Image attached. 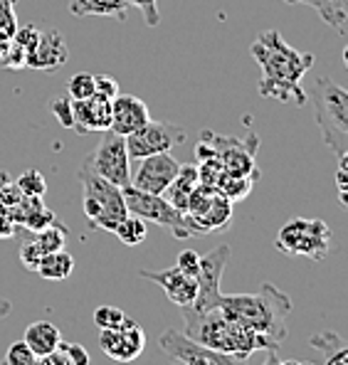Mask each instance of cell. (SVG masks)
Here are the masks:
<instances>
[{
  "label": "cell",
  "mask_w": 348,
  "mask_h": 365,
  "mask_svg": "<svg viewBox=\"0 0 348 365\" xmlns=\"http://www.w3.org/2000/svg\"><path fill=\"white\" fill-rule=\"evenodd\" d=\"M37 365H72V363H69V358L57 348L55 353H47V356L37 358Z\"/></svg>",
  "instance_id": "cell-42"
},
{
  "label": "cell",
  "mask_w": 348,
  "mask_h": 365,
  "mask_svg": "<svg viewBox=\"0 0 348 365\" xmlns=\"http://www.w3.org/2000/svg\"><path fill=\"white\" fill-rule=\"evenodd\" d=\"M23 341L28 343V348L35 353L37 358L47 356V353H55L62 343V334L52 321H35L25 329Z\"/></svg>",
  "instance_id": "cell-19"
},
{
  "label": "cell",
  "mask_w": 348,
  "mask_h": 365,
  "mask_svg": "<svg viewBox=\"0 0 348 365\" xmlns=\"http://www.w3.org/2000/svg\"><path fill=\"white\" fill-rule=\"evenodd\" d=\"M18 232V225L10 220L8 210H0V240H10Z\"/></svg>",
  "instance_id": "cell-41"
},
{
  "label": "cell",
  "mask_w": 348,
  "mask_h": 365,
  "mask_svg": "<svg viewBox=\"0 0 348 365\" xmlns=\"http://www.w3.org/2000/svg\"><path fill=\"white\" fill-rule=\"evenodd\" d=\"M35 365H37V363H35Z\"/></svg>",
  "instance_id": "cell-53"
},
{
  "label": "cell",
  "mask_w": 348,
  "mask_h": 365,
  "mask_svg": "<svg viewBox=\"0 0 348 365\" xmlns=\"http://www.w3.org/2000/svg\"><path fill=\"white\" fill-rule=\"evenodd\" d=\"M151 121V111H148L146 101L131 94H119L111 99V128L109 131L119 133V136H128V133L138 131L141 126Z\"/></svg>",
  "instance_id": "cell-16"
},
{
  "label": "cell",
  "mask_w": 348,
  "mask_h": 365,
  "mask_svg": "<svg viewBox=\"0 0 348 365\" xmlns=\"http://www.w3.org/2000/svg\"><path fill=\"white\" fill-rule=\"evenodd\" d=\"M277 250L321 262L331 250V227L319 217H294L277 235Z\"/></svg>",
  "instance_id": "cell-6"
},
{
  "label": "cell",
  "mask_w": 348,
  "mask_h": 365,
  "mask_svg": "<svg viewBox=\"0 0 348 365\" xmlns=\"http://www.w3.org/2000/svg\"><path fill=\"white\" fill-rule=\"evenodd\" d=\"M25 62H28V52H25L20 45H15V42H10V50H8V55L3 57L0 67H5V69H23Z\"/></svg>",
  "instance_id": "cell-39"
},
{
  "label": "cell",
  "mask_w": 348,
  "mask_h": 365,
  "mask_svg": "<svg viewBox=\"0 0 348 365\" xmlns=\"http://www.w3.org/2000/svg\"><path fill=\"white\" fill-rule=\"evenodd\" d=\"M180 170V160H175L170 151L153 153L141 158L136 175H131V185L143 192H153V195H163L168 185L175 180Z\"/></svg>",
  "instance_id": "cell-14"
},
{
  "label": "cell",
  "mask_w": 348,
  "mask_h": 365,
  "mask_svg": "<svg viewBox=\"0 0 348 365\" xmlns=\"http://www.w3.org/2000/svg\"><path fill=\"white\" fill-rule=\"evenodd\" d=\"M257 67L262 69V79L257 84L260 96L277 99L282 104L304 106L309 94L304 89V77L314 67L312 52H299L280 35V30H265L250 47Z\"/></svg>",
  "instance_id": "cell-1"
},
{
  "label": "cell",
  "mask_w": 348,
  "mask_h": 365,
  "mask_svg": "<svg viewBox=\"0 0 348 365\" xmlns=\"http://www.w3.org/2000/svg\"><path fill=\"white\" fill-rule=\"evenodd\" d=\"M67 94L72 101H82V99L94 96V74H89V72L74 74L67 82Z\"/></svg>",
  "instance_id": "cell-27"
},
{
  "label": "cell",
  "mask_w": 348,
  "mask_h": 365,
  "mask_svg": "<svg viewBox=\"0 0 348 365\" xmlns=\"http://www.w3.org/2000/svg\"><path fill=\"white\" fill-rule=\"evenodd\" d=\"M50 111L64 128H74V101L69 99V94H60L50 99Z\"/></svg>",
  "instance_id": "cell-28"
},
{
  "label": "cell",
  "mask_w": 348,
  "mask_h": 365,
  "mask_svg": "<svg viewBox=\"0 0 348 365\" xmlns=\"http://www.w3.org/2000/svg\"><path fill=\"white\" fill-rule=\"evenodd\" d=\"M324 143L336 155L348 148V89L339 87L331 77H319L309 91Z\"/></svg>",
  "instance_id": "cell-4"
},
{
  "label": "cell",
  "mask_w": 348,
  "mask_h": 365,
  "mask_svg": "<svg viewBox=\"0 0 348 365\" xmlns=\"http://www.w3.org/2000/svg\"><path fill=\"white\" fill-rule=\"evenodd\" d=\"M262 365H285V361H282L280 356H277V351H267V358Z\"/></svg>",
  "instance_id": "cell-45"
},
{
  "label": "cell",
  "mask_w": 348,
  "mask_h": 365,
  "mask_svg": "<svg viewBox=\"0 0 348 365\" xmlns=\"http://www.w3.org/2000/svg\"><path fill=\"white\" fill-rule=\"evenodd\" d=\"M230 259V247L218 245L215 250H210L205 257H200V267H198L195 282H198V297L190 306H185V314H205V311L218 309L220 304V282L225 264Z\"/></svg>",
  "instance_id": "cell-9"
},
{
  "label": "cell",
  "mask_w": 348,
  "mask_h": 365,
  "mask_svg": "<svg viewBox=\"0 0 348 365\" xmlns=\"http://www.w3.org/2000/svg\"><path fill=\"white\" fill-rule=\"evenodd\" d=\"M158 346L160 351L168 353L170 358H175V363L180 365H247V358L205 348L200 343L190 341L183 331L175 329L163 331L158 338Z\"/></svg>",
  "instance_id": "cell-10"
},
{
  "label": "cell",
  "mask_w": 348,
  "mask_h": 365,
  "mask_svg": "<svg viewBox=\"0 0 348 365\" xmlns=\"http://www.w3.org/2000/svg\"><path fill=\"white\" fill-rule=\"evenodd\" d=\"M198 185H200V180H198V165L185 163V165H180L178 175H175V180L168 185V190L163 192V197L175 207V210L185 212L193 190H195Z\"/></svg>",
  "instance_id": "cell-20"
},
{
  "label": "cell",
  "mask_w": 348,
  "mask_h": 365,
  "mask_svg": "<svg viewBox=\"0 0 348 365\" xmlns=\"http://www.w3.org/2000/svg\"><path fill=\"white\" fill-rule=\"evenodd\" d=\"M185 143V131L175 123L168 121H148L146 126H141L138 131L126 136V151L128 158H146L153 153H165L170 148Z\"/></svg>",
  "instance_id": "cell-11"
},
{
  "label": "cell",
  "mask_w": 348,
  "mask_h": 365,
  "mask_svg": "<svg viewBox=\"0 0 348 365\" xmlns=\"http://www.w3.org/2000/svg\"><path fill=\"white\" fill-rule=\"evenodd\" d=\"M74 272V257L69 252H52V255H42L37 272L42 279H50V282H64L69 274Z\"/></svg>",
  "instance_id": "cell-22"
},
{
  "label": "cell",
  "mask_w": 348,
  "mask_h": 365,
  "mask_svg": "<svg viewBox=\"0 0 348 365\" xmlns=\"http://www.w3.org/2000/svg\"><path fill=\"white\" fill-rule=\"evenodd\" d=\"M32 242H35V247L40 250V255H52V252H60V250H64V245H67V227L60 225V222H55V225H50V227L35 232Z\"/></svg>",
  "instance_id": "cell-23"
},
{
  "label": "cell",
  "mask_w": 348,
  "mask_h": 365,
  "mask_svg": "<svg viewBox=\"0 0 348 365\" xmlns=\"http://www.w3.org/2000/svg\"><path fill=\"white\" fill-rule=\"evenodd\" d=\"M126 10L128 0H69V13L77 18L99 15V18H116L124 23Z\"/></svg>",
  "instance_id": "cell-21"
},
{
  "label": "cell",
  "mask_w": 348,
  "mask_h": 365,
  "mask_svg": "<svg viewBox=\"0 0 348 365\" xmlns=\"http://www.w3.org/2000/svg\"><path fill=\"white\" fill-rule=\"evenodd\" d=\"M285 365H307V363H302V361H294V358H289V361H285Z\"/></svg>",
  "instance_id": "cell-51"
},
{
  "label": "cell",
  "mask_w": 348,
  "mask_h": 365,
  "mask_svg": "<svg viewBox=\"0 0 348 365\" xmlns=\"http://www.w3.org/2000/svg\"><path fill=\"white\" fill-rule=\"evenodd\" d=\"M341 60H344V67L348 69V45L344 47V55H341Z\"/></svg>",
  "instance_id": "cell-50"
},
{
  "label": "cell",
  "mask_w": 348,
  "mask_h": 365,
  "mask_svg": "<svg viewBox=\"0 0 348 365\" xmlns=\"http://www.w3.org/2000/svg\"><path fill=\"white\" fill-rule=\"evenodd\" d=\"M336 187H339V192H348V170L346 168L336 170Z\"/></svg>",
  "instance_id": "cell-43"
},
{
  "label": "cell",
  "mask_w": 348,
  "mask_h": 365,
  "mask_svg": "<svg viewBox=\"0 0 348 365\" xmlns=\"http://www.w3.org/2000/svg\"><path fill=\"white\" fill-rule=\"evenodd\" d=\"M116 240H121L128 247H136L146 240V220L136 217V215H126L114 230Z\"/></svg>",
  "instance_id": "cell-25"
},
{
  "label": "cell",
  "mask_w": 348,
  "mask_h": 365,
  "mask_svg": "<svg viewBox=\"0 0 348 365\" xmlns=\"http://www.w3.org/2000/svg\"><path fill=\"white\" fill-rule=\"evenodd\" d=\"M94 94L104 96V99H116L119 96V82L109 74H96L94 77Z\"/></svg>",
  "instance_id": "cell-35"
},
{
  "label": "cell",
  "mask_w": 348,
  "mask_h": 365,
  "mask_svg": "<svg viewBox=\"0 0 348 365\" xmlns=\"http://www.w3.org/2000/svg\"><path fill=\"white\" fill-rule=\"evenodd\" d=\"M124 192V202L128 215H136L141 220H151V222L160 225V227L170 230L175 240H188L193 237L188 222H185V215L180 210H175L163 195H153V192H143L133 185L121 187Z\"/></svg>",
  "instance_id": "cell-7"
},
{
  "label": "cell",
  "mask_w": 348,
  "mask_h": 365,
  "mask_svg": "<svg viewBox=\"0 0 348 365\" xmlns=\"http://www.w3.org/2000/svg\"><path fill=\"white\" fill-rule=\"evenodd\" d=\"M15 182H18V190L23 192L25 197H42L47 192L45 175L35 168H28L25 173H20L18 178H15Z\"/></svg>",
  "instance_id": "cell-26"
},
{
  "label": "cell",
  "mask_w": 348,
  "mask_h": 365,
  "mask_svg": "<svg viewBox=\"0 0 348 365\" xmlns=\"http://www.w3.org/2000/svg\"><path fill=\"white\" fill-rule=\"evenodd\" d=\"M40 35H42V30H37V25H23V28L15 30L13 42L23 47L25 52H32L37 47V42H40Z\"/></svg>",
  "instance_id": "cell-34"
},
{
  "label": "cell",
  "mask_w": 348,
  "mask_h": 365,
  "mask_svg": "<svg viewBox=\"0 0 348 365\" xmlns=\"http://www.w3.org/2000/svg\"><path fill=\"white\" fill-rule=\"evenodd\" d=\"M138 274H141L143 279H148V282L158 284V287L165 292V297H168V302L180 306V309H185V306H190L193 302H195V297H198L195 277L183 274L178 267H170V269H163V272L141 269Z\"/></svg>",
  "instance_id": "cell-15"
},
{
  "label": "cell",
  "mask_w": 348,
  "mask_h": 365,
  "mask_svg": "<svg viewBox=\"0 0 348 365\" xmlns=\"http://www.w3.org/2000/svg\"><path fill=\"white\" fill-rule=\"evenodd\" d=\"M23 200V192L18 190V182L15 178H10L8 173H0V205L13 207Z\"/></svg>",
  "instance_id": "cell-32"
},
{
  "label": "cell",
  "mask_w": 348,
  "mask_h": 365,
  "mask_svg": "<svg viewBox=\"0 0 348 365\" xmlns=\"http://www.w3.org/2000/svg\"><path fill=\"white\" fill-rule=\"evenodd\" d=\"M60 351L69 358L72 365H89V353L82 343H60Z\"/></svg>",
  "instance_id": "cell-38"
},
{
  "label": "cell",
  "mask_w": 348,
  "mask_h": 365,
  "mask_svg": "<svg viewBox=\"0 0 348 365\" xmlns=\"http://www.w3.org/2000/svg\"><path fill=\"white\" fill-rule=\"evenodd\" d=\"M82 165L119 187L131 185V158L126 151V138L114 131H104L99 146L84 155Z\"/></svg>",
  "instance_id": "cell-8"
},
{
  "label": "cell",
  "mask_w": 348,
  "mask_h": 365,
  "mask_svg": "<svg viewBox=\"0 0 348 365\" xmlns=\"http://www.w3.org/2000/svg\"><path fill=\"white\" fill-rule=\"evenodd\" d=\"M74 128L79 133H104L111 128V101L104 96L74 101Z\"/></svg>",
  "instance_id": "cell-18"
},
{
  "label": "cell",
  "mask_w": 348,
  "mask_h": 365,
  "mask_svg": "<svg viewBox=\"0 0 348 365\" xmlns=\"http://www.w3.org/2000/svg\"><path fill=\"white\" fill-rule=\"evenodd\" d=\"M175 267L183 274H188V277H195L198 267H200V255L195 250H183L178 255V259H175Z\"/></svg>",
  "instance_id": "cell-37"
},
{
  "label": "cell",
  "mask_w": 348,
  "mask_h": 365,
  "mask_svg": "<svg viewBox=\"0 0 348 365\" xmlns=\"http://www.w3.org/2000/svg\"><path fill=\"white\" fill-rule=\"evenodd\" d=\"M99 348L106 358L116 363H131L146 348V334L133 319H124V324L116 329H101L99 334Z\"/></svg>",
  "instance_id": "cell-13"
},
{
  "label": "cell",
  "mask_w": 348,
  "mask_h": 365,
  "mask_svg": "<svg viewBox=\"0 0 348 365\" xmlns=\"http://www.w3.org/2000/svg\"><path fill=\"white\" fill-rule=\"evenodd\" d=\"M326 365H348V348H341L339 353H334V356L326 361Z\"/></svg>",
  "instance_id": "cell-44"
},
{
  "label": "cell",
  "mask_w": 348,
  "mask_h": 365,
  "mask_svg": "<svg viewBox=\"0 0 348 365\" xmlns=\"http://www.w3.org/2000/svg\"><path fill=\"white\" fill-rule=\"evenodd\" d=\"M126 319V314L119 309V306H99V309L94 311V324L99 326V329H116V326H121Z\"/></svg>",
  "instance_id": "cell-30"
},
{
  "label": "cell",
  "mask_w": 348,
  "mask_h": 365,
  "mask_svg": "<svg viewBox=\"0 0 348 365\" xmlns=\"http://www.w3.org/2000/svg\"><path fill=\"white\" fill-rule=\"evenodd\" d=\"M10 42H13V40H8V37H0V62H3V57H5V55H8Z\"/></svg>",
  "instance_id": "cell-46"
},
{
  "label": "cell",
  "mask_w": 348,
  "mask_h": 365,
  "mask_svg": "<svg viewBox=\"0 0 348 365\" xmlns=\"http://www.w3.org/2000/svg\"><path fill=\"white\" fill-rule=\"evenodd\" d=\"M37 363V356L28 348L25 341H15L13 346L5 351V358H3V365H35Z\"/></svg>",
  "instance_id": "cell-29"
},
{
  "label": "cell",
  "mask_w": 348,
  "mask_h": 365,
  "mask_svg": "<svg viewBox=\"0 0 348 365\" xmlns=\"http://www.w3.org/2000/svg\"><path fill=\"white\" fill-rule=\"evenodd\" d=\"M15 3L18 0H0V37H8V40H13L15 30H18Z\"/></svg>",
  "instance_id": "cell-31"
},
{
  "label": "cell",
  "mask_w": 348,
  "mask_h": 365,
  "mask_svg": "<svg viewBox=\"0 0 348 365\" xmlns=\"http://www.w3.org/2000/svg\"><path fill=\"white\" fill-rule=\"evenodd\" d=\"M203 141L213 146V151L220 158L225 175H260L255 168V153H257V136L250 133L247 141L232 136H215L213 131L203 133Z\"/></svg>",
  "instance_id": "cell-12"
},
{
  "label": "cell",
  "mask_w": 348,
  "mask_h": 365,
  "mask_svg": "<svg viewBox=\"0 0 348 365\" xmlns=\"http://www.w3.org/2000/svg\"><path fill=\"white\" fill-rule=\"evenodd\" d=\"M10 311V302H5V299H0V319H3L5 314Z\"/></svg>",
  "instance_id": "cell-48"
},
{
  "label": "cell",
  "mask_w": 348,
  "mask_h": 365,
  "mask_svg": "<svg viewBox=\"0 0 348 365\" xmlns=\"http://www.w3.org/2000/svg\"><path fill=\"white\" fill-rule=\"evenodd\" d=\"M255 178L257 175H225L222 173V178L215 185V190H220L230 202L242 200V197H247L250 190H252Z\"/></svg>",
  "instance_id": "cell-24"
},
{
  "label": "cell",
  "mask_w": 348,
  "mask_h": 365,
  "mask_svg": "<svg viewBox=\"0 0 348 365\" xmlns=\"http://www.w3.org/2000/svg\"><path fill=\"white\" fill-rule=\"evenodd\" d=\"M20 259H23L25 269L37 272V264H40L42 255H40V250H37V247H35V242H32V240H28V242H25L23 247H20Z\"/></svg>",
  "instance_id": "cell-40"
},
{
  "label": "cell",
  "mask_w": 348,
  "mask_h": 365,
  "mask_svg": "<svg viewBox=\"0 0 348 365\" xmlns=\"http://www.w3.org/2000/svg\"><path fill=\"white\" fill-rule=\"evenodd\" d=\"M173 365H180V363H173Z\"/></svg>",
  "instance_id": "cell-52"
},
{
  "label": "cell",
  "mask_w": 348,
  "mask_h": 365,
  "mask_svg": "<svg viewBox=\"0 0 348 365\" xmlns=\"http://www.w3.org/2000/svg\"><path fill=\"white\" fill-rule=\"evenodd\" d=\"M128 5H136L143 15V23L148 28H156L160 23V13H158V0H128Z\"/></svg>",
  "instance_id": "cell-36"
},
{
  "label": "cell",
  "mask_w": 348,
  "mask_h": 365,
  "mask_svg": "<svg viewBox=\"0 0 348 365\" xmlns=\"http://www.w3.org/2000/svg\"><path fill=\"white\" fill-rule=\"evenodd\" d=\"M218 309L252 334L267 336L277 346L285 343L289 334L287 319L292 314V299L272 284H262L255 294H222Z\"/></svg>",
  "instance_id": "cell-2"
},
{
  "label": "cell",
  "mask_w": 348,
  "mask_h": 365,
  "mask_svg": "<svg viewBox=\"0 0 348 365\" xmlns=\"http://www.w3.org/2000/svg\"><path fill=\"white\" fill-rule=\"evenodd\" d=\"M55 222H57L55 212H52L47 205H42L40 210H35V212L30 215L28 220H25V222H23V227H28L30 232H40V230L50 227V225H55Z\"/></svg>",
  "instance_id": "cell-33"
},
{
  "label": "cell",
  "mask_w": 348,
  "mask_h": 365,
  "mask_svg": "<svg viewBox=\"0 0 348 365\" xmlns=\"http://www.w3.org/2000/svg\"><path fill=\"white\" fill-rule=\"evenodd\" d=\"M339 202L348 210V192H339Z\"/></svg>",
  "instance_id": "cell-49"
},
{
  "label": "cell",
  "mask_w": 348,
  "mask_h": 365,
  "mask_svg": "<svg viewBox=\"0 0 348 365\" xmlns=\"http://www.w3.org/2000/svg\"><path fill=\"white\" fill-rule=\"evenodd\" d=\"M339 168H346L348 170V148L339 155Z\"/></svg>",
  "instance_id": "cell-47"
},
{
  "label": "cell",
  "mask_w": 348,
  "mask_h": 365,
  "mask_svg": "<svg viewBox=\"0 0 348 365\" xmlns=\"http://www.w3.org/2000/svg\"><path fill=\"white\" fill-rule=\"evenodd\" d=\"M77 180L82 182V210L87 215V225L92 230L99 227L114 232L116 225L128 215L121 187L92 173L84 165H79Z\"/></svg>",
  "instance_id": "cell-5"
},
{
  "label": "cell",
  "mask_w": 348,
  "mask_h": 365,
  "mask_svg": "<svg viewBox=\"0 0 348 365\" xmlns=\"http://www.w3.org/2000/svg\"><path fill=\"white\" fill-rule=\"evenodd\" d=\"M183 319H185L183 334L190 341L200 343L205 348H213V351L250 358L257 351H277L280 348L267 336L252 334L242 324L225 316L220 309L205 311V314H185L183 311Z\"/></svg>",
  "instance_id": "cell-3"
},
{
  "label": "cell",
  "mask_w": 348,
  "mask_h": 365,
  "mask_svg": "<svg viewBox=\"0 0 348 365\" xmlns=\"http://www.w3.org/2000/svg\"><path fill=\"white\" fill-rule=\"evenodd\" d=\"M69 60V47L62 32L57 30H45L40 35V42L32 52H28V62L25 67L30 69H42V72H52V69L62 67Z\"/></svg>",
  "instance_id": "cell-17"
}]
</instances>
